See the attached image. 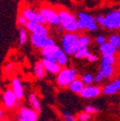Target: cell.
<instances>
[{"instance_id": "484cf974", "label": "cell", "mask_w": 120, "mask_h": 121, "mask_svg": "<svg viewBox=\"0 0 120 121\" xmlns=\"http://www.w3.org/2000/svg\"><path fill=\"white\" fill-rule=\"evenodd\" d=\"M19 44L21 46L26 44L28 40V30L25 27H19Z\"/></svg>"}, {"instance_id": "6da1fadb", "label": "cell", "mask_w": 120, "mask_h": 121, "mask_svg": "<svg viewBox=\"0 0 120 121\" xmlns=\"http://www.w3.org/2000/svg\"><path fill=\"white\" fill-rule=\"evenodd\" d=\"M98 25L110 31L120 30V8H114L106 14H98L95 17Z\"/></svg>"}, {"instance_id": "d6a6232c", "label": "cell", "mask_w": 120, "mask_h": 121, "mask_svg": "<svg viewBox=\"0 0 120 121\" xmlns=\"http://www.w3.org/2000/svg\"><path fill=\"white\" fill-rule=\"evenodd\" d=\"M106 41H108V40H107L106 36H104V35H97L96 38H95V42L98 45H101V44L105 43Z\"/></svg>"}, {"instance_id": "d4e9b609", "label": "cell", "mask_w": 120, "mask_h": 121, "mask_svg": "<svg viewBox=\"0 0 120 121\" xmlns=\"http://www.w3.org/2000/svg\"><path fill=\"white\" fill-rule=\"evenodd\" d=\"M90 53L91 52H89L88 46H84V47H81L76 53L74 54V57L76 59H86Z\"/></svg>"}, {"instance_id": "1f68e13d", "label": "cell", "mask_w": 120, "mask_h": 121, "mask_svg": "<svg viewBox=\"0 0 120 121\" xmlns=\"http://www.w3.org/2000/svg\"><path fill=\"white\" fill-rule=\"evenodd\" d=\"M27 22H28V20L22 16L21 13H19L18 16H17V25L19 27H25L26 24H27Z\"/></svg>"}, {"instance_id": "836d02e7", "label": "cell", "mask_w": 120, "mask_h": 121, "mask_svg": "<svg viewBox=\"0 0 120 121\" xmlns=\"http://www.w3.org/2000/svg\"><path fill=\"white\" fill-rule=\"evenodd\" d=\"M86 60H88L89 63H95V62H97V60H99V57L96 54H94V53H90V54H89V56L86 58Z\"/></svg>"}, {"instance_id": "ba28073f", "label": "cell", "mask_w": 120, "mask_h": 121, "mask_svg": "<svg viewBox=\"0 0 120 121\" xmlns=\"http://www.w3.org/2000/svg\"><path fill=\"white\" fill-rule=\"evenodd\" d=\"M19 13H21L28 21H34V22H38L40 24H46L45 19L43 18L40 13L29 6H24L22 10L19 11Z\"/></svg>"}, {"instance_id": "3957f363", "label": "cell", "mask_w": 120, "mask_h": 121, "mask_svg": "<svg viewBox=\"0 0 120 121\" xmlns=\"http://www.w3.org/2000/svg\"><path fill=\"white\" fill-rule=\"evenodd\" d=\"M78 18V31L96 32L99 29V25L95 17L89 14L86 12H79L77 13Z\"/></svg>"}, {"instance_id": "d590c367", "label": "cell", "mask_w": 120, "mask_h": 121, "mask_svg": "<svg viewBox=\"0 0 120 121\" xmlns=\"http://www.w3.org/2000/svg\"><path fill=\"white\" fill-rule=\"evenodd\" d=\"M3 116H4V111H3V109L0 108V119L3 118Z\"/></svg>"}, {"instance_id": "30bf717a", "label": "cell", "mask_w": 120, "mask_h": 121, "mask_svg": "<svg viewBox=\"0 0 120 121\" xmlns=\"http://www.w3.org/2000/svg\"><path fill=\"white\" fill-rule=\"evenodd\" d=\"M39 118V112L32 108L21 107L17 112V121H37Z\"/></svg>"}, {"instance_id": "4316f807", "label": "cell", "mask_w": 120, "mask_h": 121, "mask_svg": "<svg viewBox=\"0 0 120 121\" xmlns=\"http://www.w3.org/2000/svg\"><path fill=\"white\" fill-rule=\"evenodd\" d=\"M108 40L113 45V46H115L117 51H120V35L119 34H111V35H110Z\"/></svg>"}, {"instance_id": "9a60e30c", "label": "cell", "mask_w": 120, "mask_h": 121, "mask_svg": "<svg viewBox=\"0 0 120 121\" xmlns=\"http://www.w3.org/2000/svg\"><path fill=\"white\" fill-rule=\"evenodd\" d=\"M41 63L43 64V65H44V67H45L47 72H49L51 74H54V75H57L62 69V66L60 65L57 62H52V60H49L47 59L42 58Z\"/></svg>"}, {"instance_id": "e0dca14e", "label": "cell", "mask_w": 120, "mask_h": 121, "mask_svg": "<svg viewBox=\"0 0 120 121\" xmlns=\"http://www.w3.org/2000/svg\"><path fill=\"white\" fill-rule=\"evenodd\" d=\"M99 52L102 55H115L117 52V49L108 40L105 43L99 45Z\"/></svg>"}, {"instance_id": "7402d4cb", "label": "cell", "mask_w": 120, "mask_h": 121, "mask_svg": "<svg viewBox=\"0 0 120 121\" xmlns=\"http://www.w3.org/2000/svg\"><path fill=\"white\" fill-rule=\"evenodd\" d=\"M28 101H29V104L31 106V108L34 109L35 111H37L38 112H40L41 111V106H40V102L37 96V94L35 93H31L29 94L28 96Z\"/></svg>"}, {"instance_id": "8d00e7d4", "label": "cell", "mask_w": 120, "mask_h": 121, "mask_svg": "<svg viewBox=\"0 0 120 121\" xmlns=\"http://www.w3.org/2000/svg\"><path fill=\"white\" fill-rule=\"evenodd\" d=\"M1 121H7V120H1Z\"/></svg>"}, {"instance_id": "cb8c5ba5", "label": "cell", "mask_w": 120, "mask_h": 121, "mask_svg": "<svg viewBox=\"0 0 120 121\" xmlns=\"http://www.w3.org/2000/svg\"><path fill=\"white\" fill-rule=\"evenodd\" d=\"M90 43H91V38L89 36H87V35L80 36L79 39H78V41H77L79 49L81 47H84V46H89V44H90Z\"/></svg>"}, {"instance_id": "4dcf8cb0", "label": "cell", "mask_w": 120, "mask_h": 121, "mask_svg": "<svg viewBox=\"0 0 120 121\" xmlns=\"http://www.w3.org/2000/svg\"><path fill=\"white\" fill-rule=\"evenodd\" d=\"M62 114H63V116H64V121H78L76 117H75L74 115H72L70 112H66V111H63V112H62Z\"/></svg>"}, {"instance_id": "8992f818", "label": "cell", "mask_w": 120, "mask_h": 121, "mask_svg": "<svg viewBox=\"0 0 120 121\" xmlns=\"http://www.w3.org/2000/svg\"><path fill=\"white\" fill-rule=\"evenodd\" d=\"M77 78V72L73 68H62L57 74V84L62 87H68L69 85Z\"/></svg>"}, {"instance_id": "e575fe53", "label": "cell", "mask_w": 120, "mask_h": 121, "mask_svg": "<svg viewBox=\"0 0 120 121\" xmlns=\"http://www.w3.org/2000/svg\"><path fill=\"white\" fill-rule=\"evenodd\" d=\"M112 82L115 84V86H117V88L120 90V77H118V78H115L114 80H112Z\"/></svg>"}, {"instance_id": "603a6c76", "label": "cell", "mask_w": 120, "mask_h": 121, "mask_svg": "<svg viewBox=\"0 0 120 121\" xmlns=\"http://www.w3.org/2000/svg\"><path fill=\"white\" fill-rule=\"evenodd\" d=\"M116 63H117V58L115 57V55H102L100 64L115 65Z\"/></svg>"}, {"instance_id": "44dd1931", "label": "cell", "mask_w": 120, "mask_h": 121, "mask_svg": "<svg viewBox=\"0 0 120 121\" xmlns=\"http://www.w3.org/2000/svg\"><path fill=\"white\" fill-rule=\"evenodd\" d=\"M119 91L120 90L117 88V86H115V84L112 81L106 84L102 88V93H104L105 95H113Z\"/></svg>"}, {"instance_id": "ffe728a7", "label": "cell", "mask_w": 120, "mask_h": 121, "mask_svg": "<svg viewBox=\"0 0 120 121\" xmlns=\"http://www.w3.org/2000/svg\"><path fill=\"white\" fill-rule=\"evenodd\" d=\"M46 72L47 71L41 62L36 63V65H34V75L37 79H43L46 76Z\"/></svg>"}, {"instance_id": "52a82bcc", "label": "cell", "mask_w": 120, "mask_h": 121, "mask_svg": "<svg viewBox=\"0 0 120 121\" xmlns=\"http://www.w3.org/2000/svg\"><path fill=\"white\" fill-rule=\"evenodd\" d=\"M115 73V67L111 65L100 64V68L95 75V83L101 84L106 80H110L113 77Z\"/></svg>"}, {"instance_id": "74e56055", "label": "cell", "mask_w": 120, "mask_h": 121, "mask_svg": "<svg viewBox=\"0 0 120 121\" xmlns=\"http://www.w3.org/2000/svg\"><path fill=\"white\" fill-rule=\"evenodd\" d=\"M0 121H1V120H0Z\"/></svg>"}, {"instance_id": "277c9868", "label": "cell", "mask_w": 120, "mask_h": 121, "mask_svg": "<svg viewBox=\"0 0 120 121\" xmlns=\"http://www.w3.org/2000/svg\"><path fill=\"white\" fill-rule=\"evenodd\" d=\"M39 12L45 19L46 24L58 27L61 25V20H60V16L58 9L50 6V5H42L39 7Z\"/></svg>"}, {"instance_id": "ac0fdd59", "label": "cell", "mask_w": 120, "mask_h": 121, "mask_svg": "<svg viewBox=\"0 0 120 121\" xmlns=\"http://www.w3.org/2000/svg\"><path fill=\"white\" fill-rule=\"evenodd\" d=\"M68 55L64 51V49L63 48H61L60 47L58 50H57V52H56V54H55V58H56V60H57V63L61 65L62 67H65L66 66V65H67V63H68V57H67Z\"/></svg>"}, {"instance_id": "7c38bea8", "label": "cell", "mask_w": 120, "mask_h": 121, "mask_svg": "<svg viewBox=\"0 0 120 121\" xmlns=\"http://www.w3.org/2000/svg\"><path fill=\"white\" fill-rule=\"evenodd\" d=\"M3 104H4V107L8 110L10 109H13L14 107L17 106V95L14 94L13 92V90L12 88H8L5 90V92L3 93Z\"/></svg>"}, {"instance_id": "5bb4252c", "label": "cell", "mask_w": 120, "mask_h": 121, "mask_svg": "<svg viewBox=\"0 0 120 121\" xmlns=\"http://www.w3.org/2000/svg\"><path fill=\"white\" fill-rule=\"evenodd\" d=\"M60 47L55 43V44H52V45H49L47 47H44L41 49V55H42V58L44 59H47L49 60H52V62H57L56 60V58H55V54L57 52V50L59 49Z\"/></svg>"}, {"instance_id": "2e32d148", "label": "cell", "mask_w": 120, "mask_h": 121, "mask_svg": "<svg viewBox=\"0 0 120 121\" xmlns=\"http://www.w3.org/2000/svg\"><path fill=\"white\" fill-rule=\"evenodd\" d=\"M12 89L13 90L14 94L17 95L18 101L24 98V87L21 81L18 78H13L12 81Z\"/></svg>"}, {"instance_id": "f546056e", "label": "cell", "mask_w": 120, "mask_h": 121, "mask_svg": "<svg viewBox=\"0 0 120 121\" xmlns=\"http://www.w3.org/2000/svg\"><path fill=\"white\" fill-rule=\"evenodd\" d=\"M85 112H88V113H90V114H96L99 112V109L96 107V106L94 105H87L85 107Z\"/></svg>"}, {"instance_id": "83f0119b", "label": "cell", "mask_w": 120, "mask_h": 121, "mask_svg": "<svg viewBox=\"0 0 120 121\" xmlns=\"http://www.w3.org/2000/svg\"><path fill=\"white\" fill-rule=\"evenodd\" d=\"M81 79L83 80V82L85 83V85H92V83H95V76L91 73H85L82 75Z\"/></svg>"}, {"instance_id": "9c48e42d", "label": "cell", "mask_w": 120, "mask_h": 121, "mask_svg": "<svg viewBox=\"0 0 120 121\" xmlns=\"http://www.w3.org/2000/svg\"><path fill=\"white\" fill-rule=\"evenodd\" d=\"M31 43H32V45L34 47L42 49L44 47L49 46V45L55 44V41H54L53 39H51L48 36L31 34Z\"/></svg>"}, {"instance_id": "d6986e66", "label": "cell", "mask_w": 120, "mask_h": 121, "mask_svg": "<svg viewBox=\"0 0 120 121\" xmlns=\"http://www.w3.org/2000/svg\"><path fill=\"white\" fill-rule=\"evenodd\" d=\"M85 83L83 82V80L82 79H78V78H76L75 79L70 85H69V89L71 90V91L73 92V93H76V94H80L81 93V91L83 90V88L85 87Z\"/></svg>"}, {"instance_id": "7a4b0ae2", "label": "cell", "mask_w": 120, "mask_h": 121, "mask_svg": "<svg viewBox=\"0 0 120 121\" xmlns=\"http://www.w3.org/2000/svg\"><path fill=\"white\" fill-rule=\"evenodd\" d=\"M59 16L63 30L68 33H75L78 31V18L64 8H59Z\"/></svg>"}, {"instance_id": "8fae6325", "label": "cell", "mask_w": 120, "mask_h": 121, "mask_svg": "<svg viewBox=\"0 0 120 121\" xmlns=\"http://www.w3.org/2000/svg\"><path fill=\"white\" fill-rule=\"evenodd\" d=\"M102 88L96 85H86L80 93V96L84 99H94L100 96Z\"/></svg>"}, {"instance_id": "4fadbf2b", "label": "cell", "mask_w": 120, "mask_h": 121, "mask_svg": "<svg viewBox=\"0 0 120 121\" xmlns=\"http://www.w3.org/2000/svg\"><path fill=\"white\" fill-rule=\"evenodd\" d=\"M25 28L28 30V32L31 34L42 35V36H48V29L46 28L45 24H40L34 21H28Z\"/></svg>"}, {"instance_id": "f1b7e54d", "label": "cell", "mask_w": 120, "mask_h": 121, "mask_svg": "<svg viewBox=\"0 0 120 121\" xmlns=\"http://www.w3.org/2000/svg\"><path fill=\"white\" fill-rule=\"evenodd\" d=\"M91 116H92V114H90V113H88V112H86L84 111L83 112H80L78 114L77 120L78 121H90Z\"/></svg>"}, {"instance_id": "5b68a950", "label": "cell", "mask_w": 120, "mask_h": 121, "mask_svg": "<svg viewBox=\"0 0 120 121\" xmlns=\"http://www.w3.org/2000/svg\"><path fill=\"white\" fill-rule=\"evenodd\" d=\"M80 35L75 33H68L66 32L62 38V48L67 55H74L78 50V39Z\"/></svg>"}]
</instances>
